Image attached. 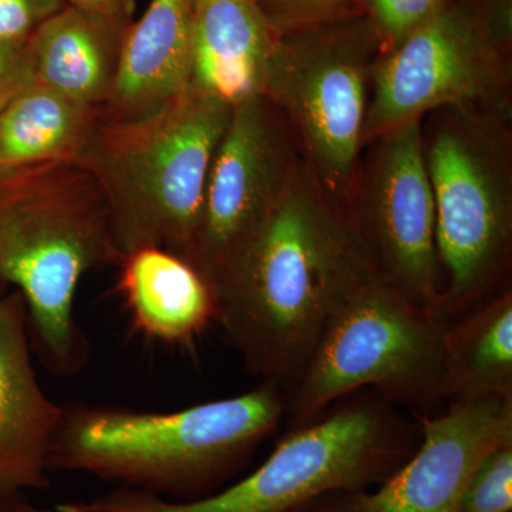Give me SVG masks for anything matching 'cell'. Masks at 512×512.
I'll return each instance as SVG.
<instances>
[{
    "mask_svg": "<svg viewBox=\"0 0 512 512\" xmlns=\"http://www.w3.org/2000/svg\"><path fill=\"white\" fill-rule=\"evenodd\" d=\"M375 269L345 210L303 163L208 284L214 320L249 372L286 396L340 306Z\"/></svg>",
    "mask_w": 512,
    "mask_h": 512,
    "instance_id": "1",
    "label": "cell"
},
{
    "mask_svg": "<svg viewBox=\"0 0 512 512\" xmlns=\"http://www.w3.org/2000/svg\"><path fill=\"white\" fill-rule=\"evenodd\" d=\"M285 412L284 393L268 384L174 412L74 404L63 407L49 471L194 500L234 476Z\"/></svg>",
    "mask_w": 512,
    "mask_h": 512,
    "instance_id": "2",
    "label": "cell"
},
{
    "mask_svg": "<svg viewBox=\"0 0 512 512\" xmlns=\"http://www.w3.org/2000/svg\"><path fill=\"white\" fill-rule=\"evenodd\" d=\"M121 262L103 192L79 161L0 168V279L25 301L53 372H76L86 356L74 315L84 275Z\"/></svg>",
    "mask_w": 512,
    "mask_h": 512,
    "instance_id": "3",
    "label": "cell"
},
{
    "mask_svg": "<svg viewBox=\"0 0 512 512\" xmlns=\"http://www.w3.org/2000/svg\"><path fill=\"white\" fill-rule=\"evenodd\" d=\"M232 110L188 89L144 116L101 117L79 163L103 192L123 259L138 248L158 247L188 261Z\"/></svg>",
    "mask_w": 512,
    "mask_h": 512,
    "instance_id": "4",
    "label": "cell"
},
{
    "mask_svg": "<svg viewBox=\"0 0 512 512\" xmlns=\"http://www.w3.org/2000/svg\"><path fill=\"white\" fill-rule=\"evenodd\" d=\"M444 279L443 318L511 288L512 120L447 106L421 120Z\"/></svg>",
    "mask_w": 512,
    "mask_h": 512,
    "instance_id": "5",
    "label": "cell"
},
{
    "mask_svg": "<svg viewBox=\"0 0 512 512\" xmlns=\"http://www.w3.org/2000/svg\"><path fill=\"white\" fill-rule=\"evenodd\" d=\"M386 402H356L286 436L254 473L194 500H168L117 488L84 501L101 512H288L330 493L379 487L412 456L407 434Z\"/></svg>",
    "mask_w": 512,
    "mask_h": 512,
    "instance_id": "6",
    "label": "cell"
},
{
    "mask_svg": "<svg viewBox=\"0 0 512 512\" xmlns=\"http://www.w3.org/2000/svg\"><path fill=\"white\" fill-rule=\"evenodd\" d=\"M446 325L375 269L333 316L301 379L285 396V413L302 426L346 394L373 387L383 402L427 416V410L444 402Z\"/></svg>",
    "mask_w": 512,
    "mask_h": 512,
    "instance_id": "7",
    "label": "cell"
},
{
    "mask_svg": "<svg viewBox=\"0 0 512 512\" xmlns=\"http://www.w3.org/2000/svg\"><path fill=\"white\" fill-rule=\"evenodd\" d=\"M375 28L278 35L264 96L291 124L303 161L323 191L345 210L363 151Z\"/></svg>",
    "mask_w": 512,
    "mask_h": 512,
    "instance_id": "8",
    "label": "cell"
},
{
    "mask_svg": "<svg viewBox=\"0 0 512 512\" xmlns=\"http://www.w3.org/2000/svg\"><path fill=\"white\" fill-rule=\"evenodd\" d=\"M447 106H477L512 120L510 56L494 45L481 12L444 2L377 57L363 148L386 131Z\"/></svg>",
    "mask_w": 512,
    "mask_h": 512,
    "instance_id": "9",
    "label": "cell"
},
{
    "mask_svg": "<svg viewBox=\"0 0 512 512\" xmlns=\"http://www.w3.org/2000/svg\"><path fill=\"white\" fill-rule=\"evenodd\" d=\"M421 120L366 144L345 212L376 271L410 301L444 320V279Z\"/></svg>",
    "mask_w": 512,
    "mask_h": 512,
    "instance_id": "10",
    "label": "cell"
},
{
    "mask_svg": "<svg viewBox=\"0 0 512 512\" xmlns=\"http://www.w3.org/2000/svg\"><path fill=\"white\" fill-rule=\"evenodd\" d=\"M303 161L291 124L264 94L241 101L212 160L188 264L210 284L274 208Z\"/></svg>",
    "mask_w": 512,
    "mask_h": 512,
    "instance_id": "11",
    "label": "cell"
},
{
    "mask_svg": "<svg viewBox=\"0 0 512 512\" xmlns=\"http://www.w3.org/2000/svg\"><path fill=\"white\" fill-rule=\"evenodd\" d=\"M512 443V397L451 400L423 416L412 456L373 491L357 493L360 512H460L485 457Z\"/></svg>",
    "mask_w": 512,
    "mask_h": 512,
    "instance_id": "12",
    "label": "cell"
},
{
    "mask_svg": "<svg viewBox=\"0 0 512 512\" xmlns=\"http://www.w3.org/2000/svg\"><path fill=\"white\" fill-rule=\"evenodd\" d=\"M63 407L33 366L29 316L18 291L0 299V501L50 487L49 453Z\"/></svg>",
    "mask_w": 512,
    "mask_h": 512,
    "instance_id": "13",
    "label": "cell"
},
{
    "mask_svg": "<svg viewBox=\"0 0 512 512\" xmlns=\"http://www.w3.org/2000/svg\"><path fill=\"white\" fill-rule=\"evenodd\" d=\"M194 0H151L124 35L119 69L101 117L134 119L190 87Z\"/></svg>",
    "mask_w": 512,
    "mask_h": 512,
    "instance_id": "14",
    "label": "cell"
},
{
    "mask_svg": "<svg viewBox=\"0 0 512 512\" xmlns=\"http://www.w3.org/2000/svg\"><path fill=\"white\" fill-rule=\"evenodd\" d=\"M276 37L258 2L197 0L188 89L231 106L264 94Z\"/></svg>",
    "mask_w": 512,
    "mask_h": 512,
    "instance_id": "15",
    "label": "cell"
},
{
    "mask_svg": "<svg viewBox=\"0 0 512 512\" xmlns=\"http://www.w3.org/2000/svg\"><path fill=\"white\" fill-rule=\"evenodd\" d=\"M126 32L67 3L29 37L33 80L103 110L116 80Z\"/></svg>",
    "mask_w": 512,
    "mask_h": 512,
    "instance_id": "16",
    "label": "cell"
},
{
    "mask_svg": "<svg viewBox=\"0 0 512 512\" xmlns=\"http://www.w3.org/2000/svg\"><path fill=\"white\" fill-rule=\"evenodd\" d=\"M120 291L137 328L161 342H187L215 319L210 286L194 266L158 247L124 256Z\"/></svg>",
    "mask_w": 512,
    "mask_h": 512,
    "instance_id": "17",
    "label": "cell"
},
{
    "mask_svg": "<svg viewBox=\"0 0 512 512\" xmlns=\"http://www.w3.org/2000/svg\"><path fill=\"white\" fill-rule=\"evenodd\" d=\"M512 397V291L498 293L443 333L441 397Z\"/></svg>",
    "mask_w": 512,
    "mask_h": 512,
    "instance_id": "18",
    "label": "cell"
},
{
    "mask_svg": "<svg viewBox=\"0 0 512 512\" xmlns=\"http://www.w3.org/2000/svg\"><path fill=\"white\" fill-rule=\"evenodd\" d=\"M101 110L32 80L0 110V168L79 161Z\"/></svg>",
    "mask_w": 512,
    "mask_h": 512,
    "instance_id": "19",
    "label": "cell"
},
{
    "mask_svg": "<svg viewBox=\"0 0 512 512\" xmlns=\"http://www.w3.org/2000/svg\"><path fill=\"white\" fill-rule=\"evenodd\" d=\"M460 512H512V443L485 457L468 484Z\"/></svg>",
    "mask_w": 512,
    "mask_h": 512,
    "instance_id": "20",
    "label": "cell"
},
{
    "mask_svg": "<svg viewBox=\"0 0 512 512\" xmlns=\"http://www.w3.org/2000/svg\"><path fill=\"white\" fill-rule=\"evenodd\" d=\"M446 0H367L372 26L386 49L410 35L444 5ZM384 49V50H386Z\"/></svg>",
    "mask_w": 512,
    "mask_h": 512,
    "instance_id": "21",
    "label": "cell"
},
{
    "mask_svg": "<svg viewBox=\"0 0 512 512\" xmlns=\"http://www.w3.org/2000/svg\"><path fill=\"white\" fill-rule=\"evenodd\" d=\"M67 0H0V40H28Z\"/></svg>",
    "mask_w": 512,
    "mask_h": 512,
    "instance_id": "22",
    "label": "cell"
},
{
    "mask_svg": "<svg viewBox=\"0 0 512 512\" xmlns=\"http://www.w3.org/2000/svg\"><path fill=\"white\" fill-rule=\"evenodd\" d=\"M28 40H0V110L32 82Z\"/></svg>",
    "mask_w": 512,
    "mask_h": 512,
    "instance_id": "23",
    "label": "cell"
},
{
    "mask_svg": "<svg viewBox=\"0 0 512 512\" xmlns=\"http://www.w3.org/2000/svg\"><path fill=\"white\" fill-rule=\"evenodd\" d=\"M346 0H258L259 8L279 35L284 26L306 25L335 12ZM311 22V23H312Z\"/></svg>",
    "mask_w": 512,
    "mask_h": 512,
    "instance_id": "24",
    "label": "cell"
},
{
    "mask_svg": "<svg viewBox=\"0 0 512 512\" xmlns=\"http://www.w3.org/2000/svg\"><path fill=\"white\" fill-rule=\"evenodd\" d=\"M67 3L120 28L128 29L134 22L136 0H67Z\"/></svg>",
    "mask_w": 512,
    "mask_h": 512,
    "instance_id": "25",
    "label": "cell"
},
{
    "mask_svg": "<svg viewBox=\"0 0 512 512\" xmlns=\"http://www.w3.org/2000/svg\"><path fill=\"white\" fill-rule=\"evenodd\" d=\"M288 512H360L357 493H330Z\"/></svg>",
    "mask_w": 512,
    "mask_h": 512,
    "instance_id": "26",
    "label": "cell"
},
{
    "mask_svg": "<svg viewBox=\"0 0 512 512\" xmlns=\"http://www.w3.org/2000/svg\"><path fill=\"white\" fill-rule=\"evenodd\" d=\"M13 512H101L87 507L83 501H72V503L57 504L55 507H39L26 500L25 495L15 498L13 501Z\"/></svg>",
    "mask_w": 512,
    "mask_h": 512,
    "instance_id": "27",
    "label": "cell"
},
{
    "mask_svg": "<svg viewBox=\"0 0 512 512\" xmlns=\"http://www.w3.org/2000/svg\"><path fill=\"white\" fill-rule=\"evenodd\" d=\"M13 500H2L0 501V512H13Z\"/></svg>",
    "mask_w": 512,
    "mask_h": 512,
    "instance_id": "28",
    "label": "cell"
},
{
    "mask_svg": "<svg viewBox=\"0 0 512 512\" xmlns=\"http://www.w3.org/2000/svg\"><path fill=\"white\" fill-rule=\"evenodd\" d=\"M6 288H8V285L5 284V282L2 281V279H0V299L3 298V296L6 295Z\"/></svg>",
    "mask_w": 512,
    "mask_h": 512,
    "instance_id": "29",
    "label": "cell"
},
{
    "mask_svg": "<svg viewBox=\"0 0 512 512\" xmlns=\"http://www.w3.org/2000/svg\"><path fill=\"white\" fill-rule=\"evenodd\" d=\"M197 2V0H194V3ZM247 2H258V0H247Z\"/></svg>",
    "mask_w": 512,
    "mask_h": 512,
    "instance_id": "30",
    "label": "cell"
}]
</instances>
